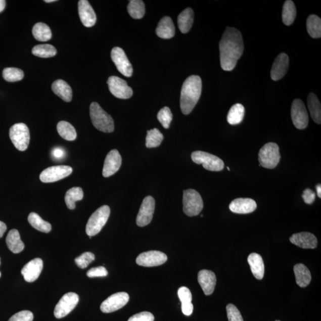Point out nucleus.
Returning <instances> with one entry per match:
<instances>
[{
    "label": "nucleus",
    "mask_w": 321,
    "mask_h": 321,
    "mask_svg": "<svg viewBox=\"0 0 321 321\" xmlns=\"http://www.w3.org/2000/svg\"><path fill=\"white\" fill-rule=\"evenodd\" d=\"M219 47L221 68L225 71L233 70L244 50L242 33L237 29L227 27L223 33Z\"/></svg>",
    "instance_id": "1"
},
{
    "label": "nucleus",
    "mask_w": 321,
    "mask_h": 321,
    "mask_svg": "<svg viewBox=\"0 0 321 321\" xmlns=\"http://www.w3.org/2000/svg\"><path fill=\"white\" fill-rule=\"evenodd\" d=\"M202 86V80L199 76H189L185 81L180 96V108L184 114H190L194 110L200 99Z\"/></svg>",
    "instance_id": "2"
},
{
    "label": "nucleus",
    "mask_w": 321,
    "mask_h": 321,
    "mask_svg": "<svg viewBox=\"0 0 321 321\" xmlns=\"http://www.w3.org/2000/svg\"><path fill=\"white\" fill-rule=\"evenodd\" d=\"M90 116L95 127L104 133H111L114 130L113 118L100 105L93 103L90 106Z\"/></svg>",
    "instance_id": "3"
},
{
    "label": "nucleus",
    "mask_w": 321,
    "mask_h": 321,
    "mask_svg": "<svg viewBox=\"0 0 321 321\" xmlns=\"http://www.w3.org/2000/svg\"><path fill=\"white\" fill-rule=\"evenodd\" d=\"M110 215L109 206L104 205L94 212L87 221L86 233L89 237L96 236L101 231L106 225Z\"/></svg>",
    "instance_id": "4"
},
{
    "label": "nucleus",
    "mask_w": 321,
    "mask_h": 321,
    "mask_svg": "<svg viewBox=\"0 0 321 321\" xmlns=\"http://www.w3.org/2000/svg\"><path fill=\"white\" fill-rule=\"evenodd\" d=\"M258 159L261 166L268 169L276 168L281 159L279 145L273 143L265 144L259 151Z\"/></svg>",
    "instance_id": "5"
},
{
    "label": "nucleus",
    "mask_w": 321,
    "mask_h": 321,
    "mask_svg": "<svg viewBox=\"0 0 321 321\" xmlns=\"http://www.w3.org/2000/svg\"><path fill=\"white\" fill-rule=\"evenodd\" d=\"M183 204L184 212L189 217L199 215L204 208V202L201 195L194 189L184 191Z\"/></svg>",
    "instance_id": "6"
},
{
    "label": "nucleus",
    "mask_w": 321,
    "mask_h": 321,
    "mask_svg": "<svg viewBox=\"0 0 321 321\" xmlns=\"http://www.w3.org/2000/svg\"><path fill=\"white\" fill-rule=\"evenodd\" d=\"M9 136L17 150L25 151L30 142V132L28 126L24 123H17L10 128Z\"/></svg>",
    "instance_id": "7"
},
{
    "label": "nucleus",
    "mask_w": 321,
    "mask_h": 321,
    "mask_svg": "<svg viewBox=\"0 0 321 321\" xmlns=\"http://www.w3.org/2000/svg\"><path fill=\"white\" fill-rule=\"evenodd\" d=\"M191 157L195 163L202 164L208 171H220L224 167V162L221 159L206 152L195 151L192 154Z\"/></svg>",
    "instance_id": "8"
},
{
    "label": "nucleus",
    "mask_w": 321,
    "mask_h": 321,
    "mask_svg": "<svg viewBox=\"0 0 321 321\" xmlns=\"http://www.w3.org/2000/svg\"><path fill=\"white\" fill-rule=\"evenodd\" d=\"M79 301V296L76 293H68L64 295L55 307V316L57 319L62 318L75 308Z\"/></svg>",
    "instance_id": "9"
},
{
    "label": "nucleus",
    "mask_w": 321,
    "mask_h": 321,
    "mask_svg": "<svg viewBox=\"0 0 321 321\" xmlns=\"http://www.w3.org/2000/svg\"><path fill=\"white\" fill-rule=\"evenodd\" d=\"M291 116L294 126L298 129H305L308 126V113L302 100L296 99L293 101L292 105Z\"/></svg>",
    "instance_id": "10"
},
{
    "label": "nucleus",
    "mask_w": 321,
    "mask_h": 321,
    "mask_svg": "<svg viewBox=\"0 0 321 321\" xmlns=\"http://www.w3.org/2000/svg\"><path fill=\"white\" fill-rule=\"evenodd\" d=\"M73 169L67 165H57L47 168L40 174V180L43 183H53L62 180L72 174Z\"/></svg>",
    "instance_id": "11"
},
{
    "label": "nucleus",
    "mask_w": 321,
    "mask_h": 321,
    "mask_svg": "<svg viewBox=\"0 0 321 321\" xmlns=\"http://www.w3.org/2000/svg\"><path fill=\"white\" fill-rule=\"evenodd\" d=\"M111 94L118 99L126 100L133 96V90L123 79L117 76H110L107 81Z\"/></svg>",
    "instance_id": "12"
},
{
    "label": "nucleus",
    "mask_w": 321,
    "mask_h": 321,
    "mask_svg": "<svg viewBox=\"0 0 321 321\" xmlns=\"http://www.w3.org/2000/svg\"><path fill=\"white\" fill-rule=\"evenodd\" d=\"M111 59L119 72L126 77H131L133 74V67L123 49L114 47L111 53Z\"/></svg>",
    "instance_id": "13"
},
{
    "label": "nucleus",
    "mask_w": 321,
    "mask_h": 321,
    "mask_svg": "<svg viewBox=\"0 0 321 321\" xmlns=\"http://www.w3.org/2000/svg\"><path fill=\"white\" fill-rule=\"evenodd\" d=\"M129 300V296L127 293L120 292L114 294L104 300L101 304L100 309L104 313H111L122 308Z\"/></svg>",
    "instance_id": "14"
},
{
    "label": "nucleus",
    "mask_w": 321,
    "mask_h": 321,
    "mask_svg": "<svg viewBox=\"0 0 321 321\" xmlns=\"http://www.w3.org/2000/svg\"><path fill=\"white\" fill-rule=\"evenodd\" d=\"M155 202L153 197L148 196L145 198L139 211L136 224L140 227H145L150 224L153 218Z\"/></svg>",
    "instance_id": "15"
},
{
    "label": "nucleus",
    "mask_w": 321,
    "mask_h": 321,
    "mask_svg": "<svg viewBox=\"0 0 321 321\" xmlns=\"http://www.w3.org/2000/svg\"><path fill=\"white\" fill-rule=\"evenodd\" d=\"M167 261V256L160 251H151L142 253L136 258L139 265L145 267L157 266L164 264Z\"/></svg>",
    "instance_id": "16"
},
{
    "label": "nucleus",
    "mask_w": 321,
    "mask_h": 321,
    "mask_svg": "<svg viewBox=\"0 0 321 321\" xmlns=\"http://www.w3.org/2000/svg\"><path fill=\"white\" fill-rule=\"evenodd\" d=\"M121 157L119 152L116 150H111L107 154L104 161L103 175L104 177H109L117 173L121 165Z\"/></svg>",
    "instance_id": "17"
},
{
    "label": "nucleus",
    "mask_w": 321,
    "mask_h": 321,
    "mask_svg": "<svg viewBox=\"0 0 321 321\" xmlns=\"http://www.w3.org/2000/svg\"><path fill=\"white\" fill-rule=\"evenodd\" d=\"M79 15L82 24L90 28L96 24L97 16L92 6L87 0H80L78 2Z\"/></svg>",
    "instance_id": "18"
},
{
    "label": "nucleus",
    "mask_w": 321,
    "mask_h": 321,
    "mask_svg": "<svg viewBox=\"0 0 321 321\" xmlns=\"http://www.w3.org/2000/svg\"><path fill=\"white\" fill-rule=\"evenodd\" d=\"M42 268V260L40 258H35L23 266L21 273L26 282L32 283L38 279Z\"/></svg>",
    "instance_id": "19"
},
{
    "label": "nucleus",
    "mask_w": 321,
    "mask_h": 321,
    "mask_svg": "<svg viewBox=\"0 0 321 321\" xmlns=\"http://www.w3.org/2000/svg\"><path fill=\"white\" fill-rule=\"evenodd\" d=\"M289 66V58L285 53L280 54L277 56L271 71V77L273 80L277 81L286 75Z\"/></svg>",
    "instance_id": "20"
},
{
    "label": "nucleus",
    "mask_w": 321,
    "mask_h": 321,
    "mask_svg": "<svg viewBox=\"0 0 321 321\" xmlns=\"http://www.w3.org/2000/svg\"><path fill=\"white\" fill-rule=\"evenodd\" d=\"M198 283L205 295H211L214 292L217 279L214 272L209 270L203 269L198 273Z\"/></svg>",
    "instance_id": "21"
},
{
    "label": "nucleus",
    "mask_w": 321,
    "mask_h": 321,
    "mask_svg": "<svg viewBox=\"0 0 321 321\" xmlns=\"http://www.w3.org/2000/svg\"><path fill=\"white\" fill-rule=\"evenodd\" d=\"M256 208V202L250 198L236 199L229 205L232 212L239 214H250L255 211Z\"/></svg>",
    "instance_id": "22"
},
{
    "label": "nucleus",
    "mask_w": 321,
    "mask_h": 321,
    "mask_svg": "<svg viewBox=\"0 0 321 321\" xmlns=\"http://www.w3.org/2000/svg\"><path fill=\"white\" fill-rule=\"evenodd\" d=\"M293 244L303 249H315L317 245V240L315 236L309 232H301L293 235L290 238Z\"/></svg>",
    "instance_id": "23"
},
{
    "label": "nucleus",
    "mask_w": 321,
    "mask_h": 321,
    "mask_svg": "<svg viewBox=\"0 0 321 321\" xmlns=\"http://www.w3.org/2000/svg\"><path fill=\"white\" fill-rule=\"evenodd\" d=\"M156 33L163 39H170L175 35V27L173 20L168 16L164 17L159 22Z\"/></svg>",
    "instance_id": "24"
},
{
    "label": "nucleus",
    "mask_w": 321,
    "mask_h": 321,
    "mask_svg": "<svg viewBox=\"0 0 321 321\" xmlns=\"http://www.w3.org/2000/svg\"><path fill=\"white\" fill-rule=\"evenodd\" d=\"M248 262L253 275L256 279L262 280L265 272L264 263L262 256L258 253H252L248 256Z\"/></svg>",
    "instance_id": "25"
},
{
    "label": "nucleus",
    "mask_w": 321,
    "mask_h": 321,
    "mask_svg": "<svg viewBox=\"0 0 321 321\" xmlns=\"http://www.w3.org/2000/svg\"><path fill=\"white\" fill-rule=\"evenodd\" d=\"M52 90L57 96L65 102H70L72 100L73 93L69 84L65 81L59 79L55 81L52 84Z\"/></svg>",
    "instance_id": "26"
},
{
    "label": "nucleus",
    "mask_w": 321,
    "mask_h": 321,
    "mask_svg": "<svg viewBox=\"0 0 321 321\" xmlns=\"http://www.w3.org/2000/svg\"><path fill=\"white\" fill-rule=\"evenodd\" d=\"M294 272L297 285L300 287H306L309 285L312 279L311 273L305 265L298 263L294 266Z\"/></svg>",
    "instance_id": "27"
},
{
    "label": "nucleus",
    "mask_w": 321,
    "mask_h": 321,
    "mask_svg": "<svg viewBox=\"0 0 321 321\" xmlns=\"http://www.w3.org/2000/svg\"><path fill=\"white\" fill-rule=\"evenodd\" d=\"M6 244L10 251L14 253H19L25 248L24 243L20 239L19 233L17 230L10 231L6 238Z\"/></svg>",
    "instance_id": "28"
},
{
    "label": "nucleus",
    "mask_w": 321,
    "mask_h": 321,
    "mask_svg": "<svg viewBox=\"0 0 321 321\" xmlns=\"http://www.w3.org/2000/svg\"><path fill=\"white\" fill-rule=\"evenodd\" d=\"M194 20V13L191 8L184 10L178 16V28L181 33H187L192 28Z\"/></svg>",
    "instance_id": "29"
},
{
    "label": "nucleus",
    "mask_w": 321,
    "mask_h": 321,
    "mask_svg": "<svg viewBox=\"0 0 321 321\" xmlns=\"http://www.w3.org/2000/svg\"><path fill=\"white\" fill-rule=\"evenodd\" d=\"M307 106L312 120L317 124L321 123V106L315 94H310L307 98Z\"/></svg>",
    "instance_id": "30"
},
{
    "label": "nucleus",
    "mask_w": 321,
    "mask_h": 321,
    "mask_svg": "<svg viewBox=\"0 0 321 321\" xmlns=\"http://www.w3.org/2000/svg\"><path fill=\"white\" fill-rule=\"evenodd\" d=\"M32 33L34 38L39 41H48L52 37L50 27L41 22L37 23L33 26Z\"/></svg>",
    "instance_id": "31"
},
{
    "label": "nucleus",
    "mask_w": 321,
    "mask_h": 321,
    "mask_svg": "<svg viewBox=\"0 0 321 321\" xmlns=\"http://www.w3.org/2000/svg\"><path fill=\"white\" fill-rule=\"evenodd\" d=\"M57 129L60 136L66 141H73L76 139L77 133L75 128L67 121H60L57 124Z\"/></svg>",
    "instance_id": "32"
},
{
    "label": "nucleus",
    "mask_w": 321,
    "mask_h": 321,
    "mask_svg": "<svg viewBox=\"0 0 321 321\" xmlns=\"http://www.w3.org/2000/svg\"><path fill=\"white\" fill-rule=\"evenodd\" d=\"M245 107L241 104H236L229 110L227 121L230 124L237 125L242 122L245 116Z\"/></svg>",
    "instance_id": "33"
},
{
    "label": "nucleus",
    "mask_w": 321,
    "mask_h": 321,
    "mask_svg": "<svg viewBox=\"0 0 321 321\" xmlns=\"http://www.w3.org/2000/svg\"><path fill=\"white\" fill-rule=\"evenodd\" d=\"M307 32L313 38H320L321 36V19L318 16L312 15L307 19Z\"/></svg>",
    "instance_id": "34"
},
{
    "label": "nucleus",
    "mask_w": 321,
    "mask_h": 321,
    "mask_svg": "<svg viewBox=\"0 0 321 321\" xmlns=\"http://www.w3.org/2000/svg\"><path fill=\"white\" fill-rule=\"evenodd\" d=\"M29 224L37 231L48 233L52 231V225L45 221L36 213L31 212L28 216Z\"/></svg>",
    "instance_id": "35"
},
{
    "label": "nucleus",
    "mask_w": 321,
    "mask_h": 321,
    "mask_svg": "<svg viewBox=\"0 0 321 321\" xmlns=\"http://www.w3.org/2000/svg\"><path fill=\"white\" fill-rule=\"evenodd\" d=\"M296 16V9L291 0H287L284 4L282 19L284 24L290 26L295 21Z\"/></svg>",
    "instance_id": "36"
},
{
    "label": "nucleus",
    "mask_w": 321,
    "mask_h": 321,
    "mask_svg": "<svg viewBox=\"0 0 321 321\" xmlns=\"http://www.w3.org/2000/svg\"><path fill=\"white\" fill-rule=\"evenodd\" d=\"M83 198V192L82 188L74 187L69 189L65 195V202L67 208L74 209L76 207V202L82 200Z\"/></svg>",
    "instance_id": "37"
},
{
    "label": "nucleus",
    "mask_w": 321,
    "mask_h": 321,
    "mask_svg": "<svg viewBox=\"0 0 321 321\" xmlns=\"http://www.w3.org/2000/svg\"><path fill=\"white\" fill-rule=\"evenodd\" d=\"M127 10L131 18L135 19H142L145 13L144 3L141 0H131L128 3Z\"/></svg>",
    "instance_id": "38"
},
{
    "label": "nucleus",
    "mask_w": 321,
    "mask_h": 321,
    "mask_svg": "<svg viewBox=\"0 0 321 321\" xmlns=\"http://www.w3.org/2000/svg\"><path fill=\"white\" fill-rule=\"evenodd\" d=\"M32 53L33 55L40 58H50L56 55L57 50L52 45L42 44L33 47Z\"/></svg>",
    "instance_id": "39"
},
{
    "label": "nucleus",
    "mask_w": 321,
    "mask_h": 321,
    "mask_svg": "<svg viewBox=\"0 0 321 321\" xmlns=\"http://www.w3.org/2000/svg\"><path fill=\"white\" fill-rule=\"evenodd\" d=\"M164 140L163 134L158 128L147 131L146 146L148 148H156L161 145Z\"/></svg>",
    "instance_id": "40"
},
{
    "label": "nucleus",
    "mask_w": 321,
    "mask_h": 321,
    "mask_svg": "<svg viewBox=\"0 0 321 321\" xmlns=\"http://www.w3.org/2000/svg\"><path fill=\"white\" fill-rule=\"evenodd\" d=\"M3 76L9 82H15L23 79L24 73L21 69L8 67L3 70Z\"/></svg>",
    "instance_id": "41"
},
{
    "label": "nucleus",
    "mask_w": 321,
    "mask_h": 321,
    "mask_svg": "<svg viewBox=\"0 0 321 321\" xmlns=\"http://www.w3.org/2000/svg\"><path fill=\"white\" fill-rule=\"evenodd\" d=\"M157 118L165 128H168L170 127L172 119H173V114L168 107H165L159 111Z\"/></svg>",
    "instance_id": "42"
},
{
    "label": "nucleus",
    "mask_w": 321,
    "mask_h": 321,
    "mask_svg": "<svg viewBox=\"0 0 321 321\" xmlns=\"http://www.w3.org/2000/svg\"><path fill=\"white\" fill-rule=\"evenodd\" d=\"M95 260V255L93 253L87 252L77 257L75 259L76 265L82 269L86 268Z\"/></svg>",
    "instance_id": "43"
},
{
    "label": "nucleus",
    "mask_w": 321,
    "mask_h": 321,
    "mask_svg": "<svg viewBox=\"0 0 321 321\" xmlns=\"http://www.w3.org/2000/svg\"><path fill=\"white\" fill-rule=\"evenodd\" d=\"M228 321H243L239 309L233 304H228L226 307Z\"/></svg>",
    "instance_id": "44"
},
{
    "label": "nucleus",
    "mask_w": 321,
    "mask_h": 321,
    "mask_svg": "<svg viewBox=\"0 0 321 321\" xmlns=\"http://www.w3.org/2000/svg\"><path fill=\"white\" fill-rule=\"evenodd\" d=\"M33 319V315L31 312L29 310H23L15 313L8 321H32Z\"/></svg>",
    "instance_id": "45"
},
{
    "label": "nucleus",
    "mask_w": 321,
    "mask_h": 321,
    "mask_svg": "<svg viewBox=\"0 0 321 321\" xmlns=\"http://www.w3.org/2000/svg\"><path fill=\"white\" fill-rule=\"evenodd\" d=\"M178 296L181 304L192 303V293L187 287H181L178 289Z\"/></svg>",
    "instance_id": "46"
},
{
    "label": "nucleus",
    "mask_w": 321,
    "mask_h": 321,
    "mask_svg": "<svg viewBox=\"0 0 321 321\" xmlns=\"http://www.w3.org/2000/svg\"><path fill=\"white\" fill-rule=\"evenodd\" d=\"M108 275V271L104 266L96 267L89 270L87 272V276L89 278H95V277H106Z\"/></svg>",
    "instance_id": "47"
},
{
    "label": "nucleus",
    "mask_w": 321,
    "mask_h": 321,
    "mask_svg": "<svg viewBox=\"0 0 321 321\" xmlns=\"http://www.w3.org/2000/svg\"><path fill=\"white\" fill-rule=\"evenodd\" d=\"M154 316L150 312H143L135 314L128 321H154Z\"/></svg>",
    "instance_id": "48"
},
{
    "label": "nucleus",
    "mask_w": 321,
    "mask_h": 321,
    "mask_svg": "<svg viewBox=\"0 0 321 321\" xmlns=\"http://www.w3.org/2000/svg\"><path fill=\"white\" fill-rule=\"evenodd\" d=\"M315 193L312 191L311 189H306L303 191L302 198L306 204H312L315 200Z\"/></svg>",
    "instance_id": "49"
},
{
    "label": "nucleus",
    "mask_w": 321,
    "mask_h": 321,
    "mask_svg": "<svg viewBox=\"0 0 321 321\" xmlns=\"http://www.w3.org/2000/svg\"><path fill=\"white\" fill-rule=\"evenodd\" d=\"M181 310L184 315L190 316L194 310V305L192 303L181 304Z\"/></svg>",
    "instance_id": "50"
},
{
    "label": "nucleus",
    "mask_w": 321,
    "mask_h": 321,
    "mask_svg": "<svg viewBox=\"0 0 321 321\" xmlns=\"http://www.w3.org/2000/svg\"><path fill=\"white\" fill-rule=\"evenodd\" d=\"M53 156L56 159H61L65 155V152L61 148L54 149L52 153Z\"/></svg>",
    "instance_id": "51"
},
{
    "label": "nucleus",
    "mask_w": 321,
    "mask_h": 321,
    "mask_svg": "<svg viewBox=\"0 0 321 321\" xmlns=\"http://www.w3.org/2000/svg\"><path fill=\"white\" fill-rule=\"evenodd\" d=\"M7 231V226L5 223L0 221V238H2Z\"/></svg>",
    "instance_id": "52"
},
{
    "label": "nucleus",
    "mask_w": 321,
    "mask_h": 321,
    "mask_svg": "<svg viewBox=\"0 0 321 321\" xmlns=\"http://www.w3.org/2000/svg\"><path fill=\"white\" fill-rule=\"evenodd\" d=\"M6 2L5 0H0V13L2 12L5 9Z\"/></svg>",
    "instance_id": "53"
},
{
    "label": "nucleus",
    "mask_w": 321,
    "mask_h": 321,
    "mask_svg": "<svg viewBox=\"0 0 321 321\" xmlns=\"http://www.w3.org/2000/svg\"><path fill=\"white\" fill-rule=\"evenodd\" d=\"M317 197L319 198H321V185L320 184L317 185L316 187Z\"/></svg>",
    "instance_id": "54"
},
{
    "label": "nucleus",
    "mask_w": 321,
    "mask_h": 321,
    "mask_svg": "<svg viewBox=\"0 0 321 321\" xmlns=\"http://www.w3.org/2000/svg\"><path fill=\"white\" fill-rule=\"evenodd\" d=\"M55 2H56V0H45V2L48 3Z\"/></svg>",
    "instance_id": "55"
},
{
    "label": "nucleus",
    "mask_w": 321,
    "mask_h": 321,
    "mask_svg": "<svg viewBox=\"0 0 321 321\" xmlns=\"http://www.w3.org/2000/svg\"><path fill=\"white\" fill-rule=\"evenodd\" d=\"M227 170H228V171H231V170H230V168H229L228 167H227Z\"/></svg>",
    "instance_id": "56"
},
{
    "label": "nucleus",
    "mask_w": 321,
    "mask_h": 321,
    "mask_svg": "<svg viewBox=\"0 0 321 321\" xmlns=\"http://www.w3.org/2000/svg\"><path fill=\"white\" fill-rule=\"evenodd\" d=\"M0 264H1V259H0Z\"/></svg>",
    "instance_id": "57"
},
{
    "label": "nucleus",
    "mask_w": 321,
    "mask_h": 321,
    "mask_svg": "<svg viewBox=\"0 0 321 321\" xmlns=\"http://www.w3.org/2000/svg\"><path fill=\"white\" fill-rule=\"evenodd\" d=\"M0 277H1V272H0Z\"/></svg>",
    "instance_id": "58"
},
{
    "label": "nucleus",
    "mask_w": 321,
    "mask_h": 321,
    "mask_svg": "<svg viewBox=\"0 0 321 321\" xmlns=\"http://www.w3.org/2000/svg\"><path fill=\"white\" fill-rule=\"evenodd\" d=\"M276 321H280V320H276Z\"/></svg>",
    "instance_id": "59"
}]
</instances>
